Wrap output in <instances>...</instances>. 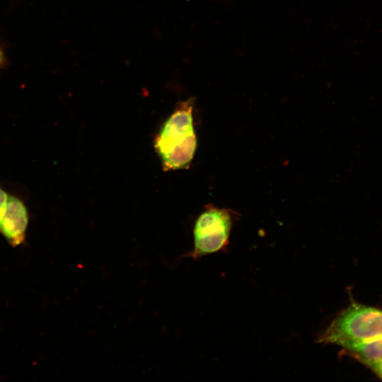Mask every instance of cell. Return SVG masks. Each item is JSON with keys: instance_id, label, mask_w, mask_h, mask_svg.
Wrapping results in <instances>:
<instances>
[{"instance_id": "cell-6", "label": "cell", "mask_w": 382, "mask_h": 382, "mask_svg": "<svg viewBox=\"0 0 382 382\" xmlns=\"http://www.w3.org/2000/svg\"><path fill=\"white\" fill-rule=\"evenodd\" d=\"M9 195L0 185V221L4 214Z\"/></svg>"}, {"instance_id": "cell-5", "label": "cell", "mask_w": 382, "mask_h": 382, "mask_svg": "<svg viewBox=\"0 0 382 382\" xmlns=\"http://www.w3.org/2000/svg\"><path fill=\"white\" fill-rule=\"evenodd\" d=\"M342 352L365 366L381 361L382 360V335L358 344Z\"/></svg>"}, {"instance_id": "cell-1", "label": "cell", "mask_w": 382, "mask_h": 382, "mask_svg": "<svg viewBox=\"0 0 382 382\" xmlns=\"http://www.w3.org/2000/svg\"><path fill=\"white\" fill-rule=\"evenodd\" d=\"M192 100L180 103L165 122L154 141L163 168L179 170L189 166L197 139L193 126Z\"/></svg>"}, {"instance_id": "cell-7", "label": "cell", "mask_w": 382, "mask_h": 382, "mask_svg": "<svg viewBox=\"0 0 382 382\" xmlns=\"http://www.w3.org/2000/svg\"><path fill=\"white\" fill-rule=\"evenodd\" d=\"M366 366L382 379V360L371 363Z\"/></svg>"}, {"instance_id": "cell-8", "label": "cell", "mask_w": 382, "mask_h": 382, "mask_svg": "<svg viewBox=\"0 0 382 382\" xmlns=\"http://www.w3.org/2000/svg\"><path fill=\"white\" fill-rule=\"evenodd\" d=\"M6 64V58L3 48L0 46V69Z\"/></svg>"}, {"instance_id": "cell-2", "label": "cell", "mask_w": 382, "mask_h": 382, "mask_svg": "<svg viewBox=\"0 0 382 382\" xmlns=\"http://www.w3.org/2000/svg\"><path fill=\"white\" fill-rule=\"evenodd\" d=\"M382 335V310L351 302L318 336L317 342L335 345L344 352Z\"/></svg>"}, {"instance_id": "cell-3", "label": "cell", "mask_w": 382, "mask_h": 382, "mask_svg": "<svg viewBox=\"0 0 382 382\" xmlns=\"http://www.w3.org/2000/svg\"><path fill=\"white\" fill-rule=\"evenodd\" d=\"M233 219L231 212L209 206L199 216L193 228L194 247L187 257H201L225 250Z\"/></svg>"}, {"instance_id": "cell-4", "label": "cell", "mask_w": 382, "mask_h": 382, "mask_svg": "<svg viewBox=\"0 0 382 382\" xmlns=\"http://www.w3.org/2000/svg\"><path fill=\"white\" fill-rule=\"evenodd\" d=\"M28 224V210L18 197L9 195L4 214L0 221V233L12 246L21 243Z\"/></svg>"}]
</instances>
